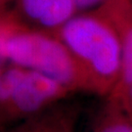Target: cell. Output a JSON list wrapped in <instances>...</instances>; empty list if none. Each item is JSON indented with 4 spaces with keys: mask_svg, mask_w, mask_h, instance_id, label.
I'll use <instances>...</instances> for the list:
<instances>
[{
    "mask_svg": "<svg viewBox=\"0 0 132 132\" xmlns=\"http://www.w3.org/2000/svg\"><path fill=\"white\" fill-rule=\"evenodd\" d=\"M78 60L89 76L92 93L107 96L121 71V46L114 24L102 8L81 12L55 34Z\"/></svg>",
    "mask_w": 132,
    "mask_h": 132,
    "instance_id": "cell-1",
    "label": "cell"
},
{
    "mask_svg": "<svg viewBox=\"0 0 132 132\" xmlns=\"http://www.w3.org/2000/svg\"><path fill=\"white\" fill-rule=\"evenodd\" d=\"M5 62L42 73L71 92L92 93L87 72L55 34L23 27L10 38L5 51Z\"/></svg>",
    "mask_w": 132,
    "mask_h": 132,
    "instance_id": "cell-2",
    "label": "cell"
},
{
    "mask_svg": "<svg viewBox=\"0 0 132 132\" xmlns=\"http://www.w3.org/2000/svg\"><path fill=\"white\" fill-rule=\"evenodd\" d=\"M70 93L42 73L9 64L0 76V131L42 113Z\"/></svg>",
    "mask_w": 132,
    "mask_h": 132,
    "instance_id": "cell-3",
    "label": "cell"
},
{
    "mask_svg": "<svg viewBox=\"0 0 132 132\" xmlns=\"http://www.w3.org/2000/svg\"><path fill=\"white\" fill-rule=\"evenodd\" d=\"M13 12L27 28L56 34L78 12L75 0H15Z\"/></svg>",
    "mask_w": 132,
    "mask_h": 132,
    "instance_id": "cell-4",
    "label": "cell"
},
{
    "mask_svg": "<svg viewBox=\"0 0 132 132\" xmlns=\"http://www.w3.org/2000/svg\"><path fill=\"white\" fill-rule=\"evenodd\" d=\"M102 8L113 22L121 46V71L108 100H116L132 85V0H107Z\"/></svg>",
    "mask_w": 132,
    "mask_h": 132,
    "instance_id": "cell-5",
    "label": "cell"
},
{
    "mask_svg": "<svg viewBox=\"0 0 132 132\" xmlns=\"http://www.w3.org/2000/svg\"><path fill=\"white\" fill-rule=\"evenodd\" d=\"M76 118L73 109L54 105L2 132H73Z\"/></svg>",
    "mask_w": 132,
    "mask_h": 132,
    "instance_id": "cell-6",
    "label": "cell"
},
{
    "mask_svg": "<svg viewBox=\"0 0 132 132\" xmlns=\"http://www.w3.org/2000/svg\"><path fill=\"white\" fill-rule=\"evenodd\" d=\"M94 132H132V121L118 107L108 102Z\"/></svg>",
    "mask_w": 132,
    "mask_h": 132,
    "instance_id": "cell-7",
    "label": "cell"
},
{
    "mask_svg": "<svg viewBox=\"0 0 132 132\" xmlns=\"http://www.w3.org/2000/svg\"><path fill=\"white\" fill-rule=\"evenodd\" d=\"M26 27L20 22L13 11L0 9V63H5V51L10 38L19 29Z\"/></svg>",
    "mask_w": 132,
    "mask_h": 132,
    "instance_id": "cell-8",
    "label": "cell"
},
{
    "mask_svg": "<svg viewBox=\"0 0 132 132\" xmlns=\"http://www.w3.org/2000/svg\"><path fill=\"white\" fill-rule=\"evenodd\" d=\"M108 102L116 105L120 109L123 113L132 121V85L116 100H108Z\"/></svg>",
    "mask_w": 132,
    "mask_h": 132,
    "instance_id": "cell-9",
    "label": "cell"
},
{
    "mask_svg": "<svg viewBox=\"0 0 132 132\" xmlns=\"http://www.w3.org/2000/svg\"><path fill=\"white\" fill-rule=\"evenodd\" d=\"M107 0H75L78 13L98 9Z\"/></svg>",
    "mask_w": 132,
    "mask_h": 132,
    "instance_id": "cell-10",
    "label": "cell"
},
{
    "mask_svg": "<svg viewBox=\"0 0 132 132\" xmlns=\"http://www.w3.org/2000/svg\"><path fill=\"white\" fill-rule=\"evenodd\" d=\"M11 0H0V7L1 8H5V5L7 4L8 2H10Z\"/></svg>",
    "mask_w": 132,
    "mask_h": 132,
    "instance_id": "cell-11",
    "label": "cell"
},
{
    "mask_svg": "<svg viewBox=\"0 0 132 132\" xmlns=\"http://www.w3.org/2000/svg\"><path fill=\"white\" fill-rule=\"evenodd\" d=\"M3 70H4V66H3V64L0 63V76H1V73H2Z\"/></svg>",
    "mask_w": 132,
    "mask_h": 132,
    "instance_id": "cell-12",
    "label": "cell"
},
{
    "mask_svg": "<svg viewBox=\"0 0 132 132\" xmlns=\"http://www.w3.org/2000/svg\"><path fill=\"white\" fill-rule=\"evenodd\" d=\"M0 9H2V8H1V7H0Z\"/></svg>",
    "mask_w": 132,
    "mask_h": 132,
    "instance_id": "cell-13",
    "label": "cell"
}]
</instances>
